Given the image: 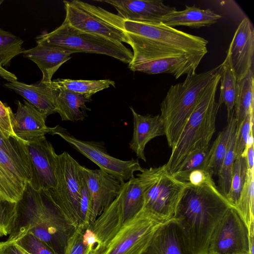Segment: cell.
<instances>
[{
  "label": "cell",
  "mask_w": 254,
  "mask_h": 254,
  "mask_svg": "<svg viewBox=\"0 0 254 254\" xmlns=\"http://www.w3.org/2000/svg\"><path fill=\"white\" fill-rule=\"evenodd\" d=\"M75 226L55 202L49 190H35L27 183L17 202L15 225L8 241L30 232L44 242L56 254H64Z\"/></svg>",
  "instance_id": "1"
},
{
  "label": "cell",
  "mask_w": 254,
  "mask_h": 254,
  "mask_svg": "<svg viewBox=\"0 0 254 254\" xmlns=\"http://www.w3.org/2000/svg\"><path fill=\"white\" fill-rule=\"evenodd\" d=\"M124 28L133 50L129 64L172 57L183 56L199 64L207 53L208 41L162 22L125 20Z\"/></svg>",
  "instance_id": "2"
},
{
  "label": "cell",
  "mask_w": 254,
  "mask_h": 254,
  "mask_svg": "<svg viewBox=\"0 0 254 254\" xmlns=\"http://www.w3.org/2000/svg\"><path fill=\"white\" fill-rule=\"evenodd\" d=\"M231 206L215 184H190L186 188L173 219L182 228L193 254H208L213 231Z\"/></svg>",
  "instance_id": "3"
},
{
  "label": "cell",
  "mask_w": 254,
  "mask_h": 254,
  "mask_svg": "<svg viewBox=\"0 0 254 254\" xmlns=\"http://www.w3.org/2000/svg\"><path fill=\"white\" fill-rule=\"evenodd\" d=\"M220 67V64L206 71L187 75L183 82L170 86L161 103L160 116L171 149L209 85L219 74Z\"/></svg>",
  "instance_id": "4"
},
{
  "label": "cell",
  "mask_w": 254,
  "mask_h": 254,
  "mask_svg": "<svg viewBox=\"0 0 254 254\" xmlns=\"http://www.w3.org/2000/svg\"><path fill=\"white\" fill-rule=\"evenodd\" d=\"M220 78L219 73L209 85L172 148L170 158L165 164V170L170 174H175L191 153L210 145L215 131L216 116L220 107L215 100Z\"/></svg>",
  "instance_id": "5"
},
{
  "label": "cell",
  "mask_w": 254,
  "mask_h": 254,
  "mask_svg": "<svg viewBox=\"0 0 254 254\" xmlns=\"http://www.w3.org/2000/svg\"><path fill=\"white\" fill-rule=\"evenodd\" d=\"M37 44L61 47L75 53L102 54L113 57L125 64L132 61L133 53L121 42L76 30L64 20L52 32H44L36 38Z\"/></svg>",
  "instance_id": "6"
},
{
  "label": "cell",
  "mask_w": 254,
  "mask_h": 254,
  "mask_svg": "<svg viewBox=\"0 0 254 254\" xmlns=\"http://www.w3.org/2000/svg\"><path fill=\"white\" fill-rule=\"evenodd\" d=\"M64 21L74 29L129 44L125 19L100 6L79 0L64 1Z\"/></svg>",
  "instance_id": "7"
},
{
  "label": "cell",
  "mask_w": 254,
  "mask_h": 254,
  "mask_svg": "<svg viewBox=\"0 0 254 254\" xmlns=\"http://www.w3.org/2000/svg\"><path fill=\"white\" fill-rule=\"evenodd\" d=\"M58 135L77 151L96 164L100 170L116 178L123 183L134 176V173L143 168L137 159L125 161L111 156L102 141H85L76 138L66 128L57 125L49 133Z\"/></svg>",
  "instance_id": "8"
},
{
  "label": "cell",
  "mask_w": 254,
  "mask_h": 254,
  "mask_svg": "<svg viewBox=\"0 0 254 254\" xmlns=\"http://www.w3.org/2000/svg\"><path fill=\"white\" fill-rule=\"evenodd\" d=\"M81 165L66 151L57 155V186L50 190L52 197L77 228L80 222Z\"/></svg>",
  "instance_id": "9"
},
{
  "label": "cell",
  "mask_w": 254,
  "mask_h": 254,
  "mask_svg": "<svg viewBox=\"0 0 254 254\" xmlns=\"http://www.w3.org/2000/svg\"><path fill=\"white\" fill-rule=\"evenodd\" d=\"M162 222L141 209L126 221L99 254H141Z\"/></svg>",
  "instance_id": "10"
},
{
  "label": "cell",
  "mask_w": 254,
  "mask_h": 254,
  "mask_svg": "<svg viewBox=\"0 0 254 254\" xmlns=\"http://www.w3.org/2000/svg\"><path fill=\"white\" fill-rule=\"evenodd\" d=\"M208 254H250L249 229L234 207H230L215 227Z\"/></svg>",
  "instance_id": "11"
},
{
  "label": "cell",
  "mask_w": 254,
  "mask_h": 254,
  "mask_svg": "<svg viewBox=\"0 0 254 254\" xmlns=\"http://www.w3.org/2000/svg\"><path fill=\"white\" fill-rule=\"evenodd\" d=\"M190 185L175 179L165 170L144 195L142 210L166 222L173 219L186 188Z\"/></svg>",
  "instance_id": "12"
},
{
  "label": "cell",
  "mask_w": 254,
  "mask_h": 254,
  "mask_svg": "<svg viewBox=\"0 0 254 254\" xmlns=\"http://www.w3.org/2000/svg\"><path fill=\"white\" fill-rule=\"evenodd\" d=\"M25 145L31 166L29 183L35 190H55L57 186V154L45 136Z\"/></svg>",
  "instance_id": "13"
},
{
  "label": "cell",
  "mask_w": 254,
  "mask_h": 254,
  "mask_svg": "<svg viewBox=\"0 0 254 254\" xmlns=\"http://www.w3.org/2000/svg\"><path fill=\"white\" fill-rule=\"evenodd\" d=\"M165 169V164L143 169L136 175V178L133 176L123 184L119 197L124 223L141 210L146 192L157 181Z\"/></svg>",
  "instance_id": "14"
},
{
  "label": "cell",
  "mask_w": 254,
  "mask_h": 254,
  "mask_svg": "<svg viewBox=\"0 0 254 254\" xmlns=\"http://www.w3.org/2000/svg\"><path fill=\"white\" fill-rule=\"evenodd\" d=\"M83 170L91 198V224L119 195L124 183L100 169Z\"/></svg>",
  "instance_id": "15"
},
{
  "label": "cell",
  "mask_w": 254,
  "mask_h": 254,
  "mask_svg": "<svg viewBox=\"0 0 254 254\" xmlns=\"http://www.w3.org/2000/svg\"><path fill=\"white\" fill-rule=\"evenodd\" d=\"M227 53L238 81L252 69L253 64L254 28L248 17L243 19L239 24Z\"/></svg>",
  "instance_id": "16"
},
{
  "label": "cell",
  "mask_w": 254,
  "mask_h": 254,
  "mask_svg": "<svg viewBox=\"0 0 254 254\" xmlns=\"http://www.w3.org/2000/svg\"><path fill=\"white\" fill-rule=\"evenodd\" d=\"M112 5L118 15L126 20L148 23H161L166 14L177 10L175 7L165 4L162 0H98Z\"/></svg>",
  "instance_id": "17"
},
{
  "label": "cell",
  "mask_w": 254,
  "mask_h": 254,
  "mask_svg": "<svg viewBox=\"0 0 254 254\" xmlns=\"http://www.w3.org/2000/svg\"><path fill=\"white\" fill-rule=\"evenodd\" d=\"M141 254H193L184 232L174 219L161 223Z\"/></svg>",
  "instance_id": "18"
},
{
  "label": "cell",
  "mask_w": 254,
  "mask_h": 254,
  "mask_svg": "<svg viewBox=\"0 0 254 254\" xmlns=\"http://www.w3.org/2000/svg\"><path fill=\"white\" fill-rule=\"evenodd\" d=\"M23 102H16L17 111L14 114L12 123L15 135L25 142H29L49 134L52 127L46 125L47 116L26 100Z\"/></svg>",
  "instance_id": "19"
},
{
  "label": "cell",
  "mask_w": 254,
  "mask_h": 254,
  "mask_svg": "<svg viewBox=\"0 0 254 254\" xmlns=\"http://www.w3.org/2000/svg\"><path fill=\"white\" fill-rule=\"evenodd\" d=\"M75 52L61 47L37 44L34 48L24 50L22 55L35 63L42 73L41 81L50 85L55 73Z\"/></svg>",
  "instance_id": "20"
},
{
  "label": "cell",
  "mask_w": 254,
  "mask_h": 254,
  "mask_svg": "<svg viewBox=\"0 0 254 254\" xmlns=\"http://www.w3.org/2000/svg\"><path fill=\"white\" fill-rule=\"evenodd\" d=\"M30 179L3 151L0 150V195L3 200L17 203L22 197Z\"/></svg>",
  "instance_id": "21"
},
{
  "label": "cell",
  "mask_w": 254,
  "mask_h": 254,
  "mask_svg": "<svg viewBox=\"0 0 254 254\" xmlns=\"http://www.w3.org/2000/svg\"><path fill=\"white\" fill-rule=\"evenodd\" d=\"M129 108L133 116V131L129 146L138 158L146 162L145 146L153 138L165 135L163 122L160 115H142L137 113L132 107Z\"/></svg>",
  "instance_id": "22"
},
{
  "label": "cell",
  "mask_w": 254,
  "mask_h": 254,
  "mask_svg": "<svg viewBox=\"0 0 254 254\" xmlns=\"http://www.w3.org/2000/svg\"><path fill=\"white\" fill-rule=\"evenodd\" d=\"M124 223L118 195L88 227L97 241L93 254H99L119 232Z\"/></svg>",
  "instance_id": "23"
},
{
  "label": "cell",
  "mask_w": 254,
  "mask_h": 254,
  "mask_svg": "<svg viewBox=\"0 0 254 254\" xmlns=\"http://www.w3.org/2000/svg\"><path fill=\"white\" fill-rule=\"evenodd\" d=\"M50 85L41 81L28 84L15 80L4 83L3 86L21 95L39 111L48 116L56 113L55 92Z\"/></svg>",
  "instance_id": "24"
},
{
  "label": "cell",
  "mask_w": 254,
  "mask_h": 254,
  "mask_svg": "<svg viewBox=\"0 0 254 254\" xmlns=\"http://www.w3.org/2000/svg\"><path fill=\"white\" fill-rule=\"evenodd\" d=\"M199 64L183 56L159 59L140 63L128 64L132 71H140L148 74L170 73L178 79L185 74L195 72Z\"/></svg>",
  "instance_id": "25"
},
{
  "label": "cell",
  "mask_w": 254,
  "mask_h": 254,
  "mask_svg": "<svg viewBox=\"0 0 254 254\" xmlns=\"http://www.w3.org/2000/svg\"><path fill=\"white\" fill-rule=\"evenodd\" d=\"M222 16L210 9H202L195 6L186 5L184 10L174 11L165 15L161 22L171 27L185 26L191 28L209 26L216 23Z\"/></svg>",
  "instance_id": "26"
},
{
  "label": "cell",
  "mask_w": 254,
  "mask_h": 254,
  "mask_svg": "<svg viewBox=\"0 0 254 254\" xmlns=\"http://www.w3.org/2000/svg\"><path fill=\"white\" fill-rule=\"evenodd\" d=\"M56 111L63 121H83L87 117L86 103L91 98L67 90H55Z\"/></svg>",
  "instance_id": "27"
},
{
  "label": "cell",
  "mask_w": 254,
  "mask_h": 254,
  "mask_svg": "<svg viewBox=\"0 0 254 254\" xmlns=\"http://www.w3.org/2000/svg\"><path fill=\"white\" fill-rule=\"evenodd\" d=\"M220 65V93L218 103L220 106L222 104H225L227 109L228 122L234 114L237 93V81L227 53L224 62Z\"/></svg>",
  "instance_id": "28"
},
{
  "label": "cell",
  "mask_w": 254,
  "mask_h": 254,
  "mask_svg": "<svg viewBox=\"0 0 254 254\" xmlns=\"http://www.w3.org/2000/svg\"><path fill=\"white\" fill-rule=\"evenodd\" d=\"M254 77L253 69L246 76L237 81V93L234 109V115L238 128L244 119L254 113Z\"/></svg>",
  "instance_id": "29"
},
{
  "label": "cell",
  "mask_w": 254,
  "mask_h": 254,
  "mask_svg": "<svg viewBox=\"0 0 254 254\" xmlns=\"http://www.w3.org/2000/svg\"><path fill=\"white\" fill-rule=\"evenodd\" d=\"M50 86L53 90H67L91 98V96L97 92L111 86L115 87V82L110 79L74 80L57 78L52 80Z\"/></svg>",
  "instance_id": "30"
},
{
  "label": "cell",
  "mask_w": 254,
  "mask_h": 254,
  "mask_svg": "<svg viewBox=\"0 0 254 254\" xmlns=\"http://www.w3.org/2000/svg\"><path fill=\"white\" fill-rule=\"evenodd\" d=\"M236 126L237 121L234 114L228 122V124L219 132L215 141L210 145V156L208 169L212 176L218 175L219 173Z\"/></svg>",
  "instance_id": "31"
},
{
  "label": "cell",
  "mask_w": 254,
  "mask_h": 254,
  "mask_svg": "<svg viewBox=\"0 0 254 254\" xmlns=\"http://www.w3.org/2000/svg\"><path fill=\"white\" fill-rule=\"evenodd\" d=\"M25 142L18 138L7 137L0 129V150L19 166L31 181V166Z\"/></svg>",
  "instance_id": "32"
},
{
  "label": "cell",
  "mask_w": 254,
  "mask_h": 254,
  "mask_svg": "<svg viewBox=\"0 0 254 254\" xmlns=\"http://www.w3.org/2000/svg\"><path fill=\"white\" fill-rule=\"evenodd\" d=\"M235 208L249 229L254 223V170L248 169L246 181Z\"/></svg>",
  "instance_id": "33"
},
{
  "label": "cell",
  "mask_w": 254,
  "mask_h": 254,
  "mask_svg": "<svg viewBox=\"0 0 254 254\" xmlns=\"http://www.w3.org/2000/svg\"><path fill=\"white\" fill-rule=\"evenodd\" d=\"M236 128L232 135L228 150L217 175L219 190L226 198L230 190L233 168L236 159Z\"/></svg>",
  "instance_id": "34"
},
{
  "label": "cell",
  "mask_w": 254,
  "mask_h": 254,
  "mask_svg": "<svg viewBox=\"0 0 254 254\" xmlns=\"http://www.w3.org/2000/svg\"><path fill=\"white\" fill-rule=\"evenodd\" d=\"M210 156V145L193 152L187 158L178 170L172 175L173 176L179 181L188 182V176L192 171L197 169L208 171Z\"/></svg>",
  "instance_id": "35"
},
{
  "label": "cell",
  "mask_w": 254,
  "mask_h": 254,
  "mask_svg": "<svg viewBox=\"0 0 254 254\" xmlns=\"http://www.w3.org/2000/svg\"><path fill=\"white\" fill-rule=\"evenodd\" d=\"M23 43L19 37L0 27V66L3 67L9 64L15 56L22 54L24 50Z\"/></svg>",
  "instance_id": "36"
},
{
  "label": "cell",
  "mask_w": 254,
  "mask_h": 254,
  "mask_svg": "<svg viewBox=\"0 0 254 254\" xmlns=\"http://www.w3.org/2000/svg\"><path fill=\"white\" fill-rule=\"evenodd\" d=\"M248 167L246 157L241 156L235 160L231 178L230 190L227 198L231 205H237L243 186L246 181Z\"/></svg>",
  "instance_id": "37"
},
{
  "label": "cell",
  "mask_w": 254,
  "mask_h": 254,
  "mask_svg": "<svg viewBox=\"0 0 254 254\" xmlns=\"http://www.w3.org/2000/svg\"><path fill=\"white\" fill-rule=\"evenodd\" d=\"M79 180L80 188V225L78 228L86 229L90 225L92 208V201L83 170V166L79 168Z\"/></svg>",
  "instance_id": "38"
},
{
  "label": "cell",
  "mask_w": 254,
  "mask_h": 254,
  "mask_svg": "<svg viewBox=\"0 0 254 254\" xmlns=\"http://www.w3.org/2000/svg\"><path fill=\"white\" fill-rule=\"evenodd\" d=\"M17 217V203L3 200L0 195V236L9 235Z\"/></svg>",
  "instance_id": "39"
},
{
  "label": "cell",
  "mask_w": 254,
  "mask_h": 254,
  "mask_svg": "<svg viewBox=\"0 0 254 254\" xmlns=\"http://www.w3.org/2000/svg\"><path fill=\"white\" fill-rule=\"evenodd\" d=\"M13 242L29 254H56L44 242L30 232L21 235Z\"/></svg>",
  "instance_id": "40"
},
{
  "label": "cell",
  "mask_w": 254,
  "mask_h": 254,
  "mask_svg": "<svg viewBox=\"0 0 254 254\" xmlns=\"http://www.w3.org/2000/svg\"><path fill=\"white\" fill-rule=\"evenodd\" d=\"M254 113L248 116L236 128V159L241 156L245 150L249 136L253 131Z\"/></svg>",
  "instance_id": "41"
},
{
  "label": "cell",
  "mask_w": 254,
  "mask_h": 254,
  "mask_svg": "<svg viewBox=\"0 0 254 254\" xmlns=\"http://www.w3.org/2000/svg\"><path fill=\"white\" fill-rule=\"evenodd\" d=\"M85 229L77 228L69 239L64 254H93V250L83 242Z\"/></svg>",
  "instance_id": "42"
},
{
  "label": "cell",
  "mask_w": 254,
  "mask_h": 254,
  "mask_svg": "<svg viewBox=\"0 0 254 254\" xmlns=\"http://www.w3.org/2000/svg\"><path fill=\"white\" fill-rule=\"evenodd\" d=\"M13 116L14 113L10 108L0 100V129L7 137L18 138L12 129Z\"/></svg>",
  "instance_id": "43"
},
{
  "label": "cell",
  "mask_w": 254,
  "mask_h": 254,
  "mask_svg": "<svg viewBox=\"0 0 254 254\" xmlns=\"http://www.w3.org/2000/svg\"><path fill=\"white\" fill-rule=\"evenodd\" d=\"M212 175L207 170L197 169L189 175L188 182L191 186L200 187L205 185L214 184Z\"/></svg>",
  "instance_id": "44"
},
{
  "label": "cell",
  "mask_w": 254,
  "mask_h": 254,
  "mask_svg": "<svg viewBox=\"0 0 254 254\" xmlns=\"http://www.w3.org/2000/svg\"><path fill=\"white\" fill-rule=\"evenodd\" d=\"M0 254H29L15 242H0Z\"/></svg>",
  "instance_id": "45"
},
{
  "label": "cell",
  "mask_w": 254,
  "mask_h": 254,
  "mask_svg": "<svg viewBox=\"0 0 254 254\" xmlns=\"http://www.w3.org/2000/svg\"><path fill=\"white\" fill-rule=\"evenodd\" d=\"M0 77L6 80L8 82L17 80L16 76L12 72L0 66Z\"/></svg>",
  "instance_id": "46"
},
{
  "label": "cell",
  "mask_w": 254,
  "mask_h": 254,
  "mask_svg": "<svg viewBox=\"0 0 254 254\" xmlns=\"http://www.w3.org/2000/svg\"><path fill=\"white\" fill-rule=\"evenodd\" d=\"M250 254H254V223L249 228Z\"/></svg>",
  "instance_id": "47"
},
{
  "label": "cell",
  "mask_w": 254,
  "mask_h": 254,
  "mask_svg": "<svg viewBox=\"0 0 254 254\" xmlns=\"http://www.w3.org/2000/svg\"><path fill=\"white\" fill-rule=\"evenodd\" d=\"M3 2V0H0V5H1V4Z\"/></svg>",
  "instance_id": "48"
}]
</instances>
